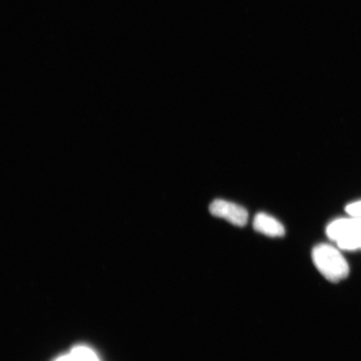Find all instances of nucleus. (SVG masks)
Wrapping results in <instances>:
<instances>
[{
  "instance_id": "1",
  "label": "nucleus",
  "mask_w": 361,
  "mask_h": 361,
  "mask_svg": "<svg viewBox=\"0 0 361 361\" xmlns=\"http://www.w3.org/2000/svg\"><path fill=\"white\" fill-rule=\"evenodd\" d=\"M314 264L329 281H341L349 274V265L337 248L329 245H319L312 252Z\"/></svg>"
},
{
  "instance_id": "2",
  "label": "nucleus",
  "mask_w": 361,
  "mask_h": 361,
  "mask_svg": "<svg viewBox=\"0 0 361 361\" xmlns=\"http://www.w3.org/2000/svg\"><path fill=\"white\" fill-rule=\"evenodd\" d=\"M327 235L343 250L361 247V219L350 216L334 221L328 226Z\"/></svg>"
},
{
  "instance_id": "3",
  "label": "nucleus",
  "mask_w": 361,
  "mask_h": 361,
  "mask_svg": "<svg viewBox=\"0 0 361 361\" xmlns=\"http://www.w3.org/2000/svg\"><path fill=\"white\" fill-rule=\"evenodd\" d=\"M209 211L212 215L227 220L238 227L245 226L248 214L245 207L228 201L216 200L211 203Z\"/></svg>"
},
{
  "instance_id": "4",
  "label": "nucleus",
  "mask_w": 361,
  "mask_h": 361,
  "mask_svg": "<svg viewBox=\"0 0 361 361\" xmlns=\"http://www.w3.org/2000/svg\"><path fill=\"white\" fill-rule=\"evenodd\" d=\"M254 228L264 235L271 238L283 237L286 234V229L283 224L274 216L264 213H259L254 219Z\"/></svg>"
},
{
  "instance_id": "5",
  "label": "nucleus",
  "mask_w": 361,
  "mask_h": 361,
  "mask_svg": "<svg viewBox=\"0 0 361 361\" xmlns=\"http://www.w3.org/2000/svg\"><path fill=\"white\" fill-rule=\"evenodd\" d=\"M346 212L350 216L361 219V200L350 203L346 207Z\"/></svg>"
}]
</instances>
